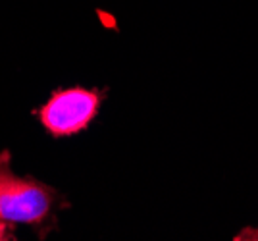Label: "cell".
<instances>
[{
  "label": "cell",
  "instance_id": "cell-1",
  "mask_svg": "<svg viewBox=\"0 0 258 241\" xmlns=\"http://www.w3.org/2000/svg\"><path fill=\"white\" fill-rule=\"evenodd\" d=\"M102 95L98 91L74 87L56 91L39 110L43 126L54 137H66L85 130L97 116Z\"/></svg>",
  "mask_w": 258,
  "mask_h": 241
},
{
  "label": "cell",
  "instance_id": "cell-3",
  "mask_svg": "<svg viewBox=\"0 0 258 241\" xmlns=\"http://www.w3.org/2000/svg\"><path fill=\"white\" fill-rule=\"evenodd\" d=\"M6 235H8V231H6V226H4V224H0V239H8Z\"/></svg>",
  "mask_w": 258,
  "mask_h": 241
},
{
  "label": "cell",
  "instance_id": "cell-2",
  "mask_svg": "<svg viewBox=\"0 0 258 241\" xmlns=\"http://www.w3.org/2000/svg\"><path fill=\"white\" fill-rule=\"evenodd\" d=\"M50 193L37 182L16 177L0 162V222L35 224L48 214Z\"/></svg>",
  "mask_w": 258,
  "mask_h": 241
}]
</instances>
